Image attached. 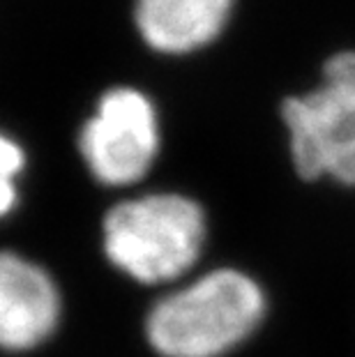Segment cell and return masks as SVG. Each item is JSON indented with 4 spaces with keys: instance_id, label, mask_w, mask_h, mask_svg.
<instances>
[{
    "instance_id": "obj_1",
    "label": "cell",
    "mask_w": 355,
    "mask_h": 357,
    "mask_svg": "<svg viewBox=\"0 0 355 357\" xmlns=\"http://www.w3.org/2000/svg\"><path fill=\"white\" fill-rule=\"evenodd\" d=\"M266 309L252 277L222 268L157 302L146 332L164 357H222L259 330Z\"/></svg>"
},
{
    "instance_id": "obj_2",
    "label": "cell",
    "mask_w": 355,
    "mask_h": 357,
    "mask_svg": "<svg viewBox=\"0 0 355 357\" xmlns=\"http://www.w3.org/2000/svg\"><path fill=\"white\" fill-rule=\"evenodd\" d=\"M201 205L178 194H155L116 205L104 219V249L116 268L143 284L185 275L206 245Z\"/></svg>"
},
{
    "instance_id": "obj_3",
    "label": "cell",
    "mask_w": 355,
    "mask_h": 357,
    "mask_svg": "<svg viewBox=\"0 0 355 357\" xmlns=\"http://www.w3.org/2000/svg\"><path fill=\"white\" fill-rule=\"evenodd\" d=\"M282 118L302 180L355 187V51L328 58L321 86L289 97Z\"/></svg>"
},
{
    "instance_id": "obj_4",
    "label": "cell",
    "mask_w": 355,
    "mask_h": 357,
    "mask_svg": "<svg viewBox=\"0 0 355 357\" xmlns=\"http://www.w3.org/2000/svg\"><path fill=\"white\" fill-rule=\"evenodd\" d=\"M79 148L100 182L132 185L141 180L160 148L153 104L132 88L111 90L83 127Z\"/></svg>"
},
{
    "instance_id": "obj_5",
    "label": "cell",
    "mask_w": 355,
    "mask_h": 357,
    "mask_svg": "<svg viewBox=\"0 0 355 357\" xmlns=\"http://www.w3.org/2000/svg\"><path fill=\"white\" fill-rule=\"evenodd\" d=\"M60 295L40 265L0 254V346L26 351L42 344L58 325Z\"/></svg>"
},
{
    "instance_id": "obj_6",
    "label": "cell",
    "mask_w": 355,
    "mask_h": 357,
    "mask_svg": "<svg viewBox=\"0 0 355 357\" xmlns=\"http://www.w3.org/2000/svg\"><path fill=\"white\" fill-rule=\"evenodd\" d=\"M231 10L233 0H139L137 24L153 49L187 53L213 42Z\"/></svg>"
},
{
    "instance_id": "obj_7",
    "label": "cell",
    "mask_w": 355,
    "mask_h": 357,
    "mask_svg": "<svg viewBox=\"0 0 355 357\" xmlns=\"http://www.w3.org/2000/svg\"><path fill=\"white\" fill-rule=\"evenodd\" d=\"M24 169V153L12 139L0 134V217L7 215L17 203L14 180Z\"/></svg>"
}]
</instances>
